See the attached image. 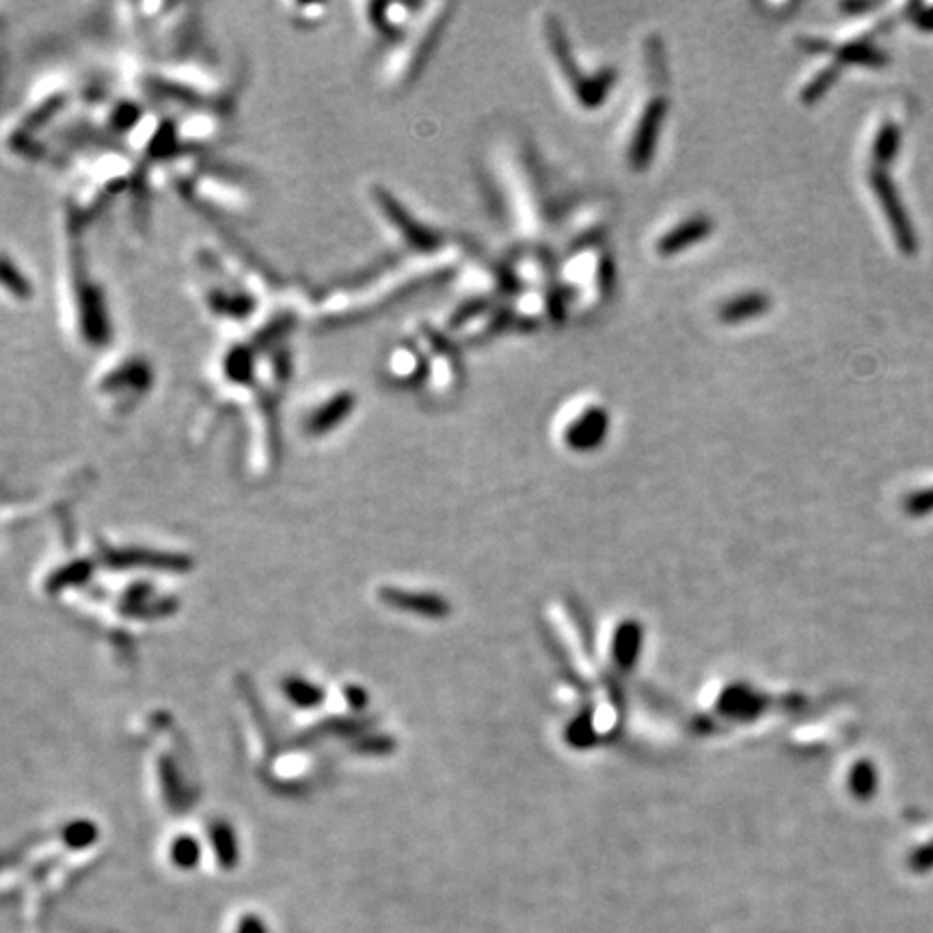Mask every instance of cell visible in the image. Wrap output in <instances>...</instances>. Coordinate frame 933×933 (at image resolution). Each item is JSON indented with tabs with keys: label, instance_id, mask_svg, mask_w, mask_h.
Here are the masks:
<instances>
[{
	"label": "cell",
	"instance_id": "cell-7",
	"mask_svg": "<svg viewBox=\"0 0 933 933\" xmlns=\"http://www.w3.org/2000/svg\"><path fill=\"white\" fill-rule=\"evenodd\" d=\"M381 379L391 387H415L417 382L426 381V353L422 344L411 331L400 342H393L382 353L381 359Z\"/></svg>",
	"mask_w": 933,
	"mask_h": 933
},
{
	"label": "cell",
	"instance_id": "cell-4",
	"mask_svg": "<svg viewBox=\"0 0 933 933\" xmlns=\"http://www.w3.org/2000/svg\"><path fill=\"white\" fill-rule=\"evenodd\" d=\"M365 197H368L372 217L381 225L382 232L393 240V244L400 246L411 258L437 255L441 235L437 229L419 221L417 214H413L407 203L400 201V197L393 195L391 188L385 184H372L368 186Z\"/></svg>",
	"mask_w": 933,
	"mask_h": 933
},
{
	"label": "cell",
	"instance_id": "cell-14",
	"mask_svg": "<svg viewBox=\"0 0 933 933\" xmlns=\"http://www.w3.org/2000/svg\"><path fill=\"white\" fill-rule=\"evenodd\" d=\"M914 24L919 26L920 30H927V33H933V7H916V15H914Z\"/></svg>",
	"mask_w": 933,
	"mask_h": 933
},
{
	"label": "cell",
	"instance_id": "cell-12",
	"mask_svg": "<svg viewBox=\"0 0 933 933\" xmlns=\"http://www.w3.org/2000/svg\"><path fill=\"white\" fill-rule=\"evenodd\" d=\"M899 145H901V133L896 130L894 124H886L884 128L877 133V139H875V143H873L875 160L882 162V165L890 162L896 156V151H899Z\"/></svg>",
	"mask_w": 933,
	"mask_h": 933
},
{
	"label": "cell",
	"instance_id": "cell-13",
	"mask_svg": "<svg viewBox=\"0 0 933 933\" xmlns=\"http://www.w3.org/2000/svg\"><path fill=\"white\" fill-rule=\"evenodd\" d=\"M763 307H765V301L758 296L737 298V301H732L731 305H726L724 309H722V318L731 320V322H739V320H748L752 316H758V313H763Z\"/></svg>",
	"mask_w": 933,
	"mask_h": 933
},
{
	"label": "cell",
	"instance_id": "cell-6",
	"mask_svg": "<svg viewBox=\"0 0 933 933\" xmlns=\"http://www.w3.org/2000/svg\"><path fill=\"white\" fill-rule=\"evenodd\" d=\"M305 405L301 408V428L305 434H324L329 428L338 426L353 413L356 393L350 387H322L309 391Z\"/></svg>",
	"mask_w": 933,
	"mask_h": 933
},
{
	"label": "cell",
	"instance_id": "cell-11",
	"mask_svg": "<svg viewBox=\"0 0 933 933\" xmlns=\"http://www.w3.org/2000/svg\"><path fill=\"white\" fill-rule=\"evenodd\" d=\"M281 9L286 12V18H290L292 24L296 26H318L327 20L329 7L324 4H307V3H286L281 4Z\"/></svg>",
	"mask_w": 933,
	"mask_h": 933
},
{
	"label": "cell",
	"instance_id": "cell-8",
	"mask_svg": "<svg viewBox=\"0 0 933 933\" xmlns=\"http://www.w3.org/2000/svg\"><path fill=\"white\" fill-rule=\"evenodd\" d=\"M871 186H873L875 195H877V199H879V203H882L886 218H888L890 229H893L899 249L905 251V253H914L916 246H919V240H916L914 229H912V225H910L908 212L903 210V203H901L899 193H896L894 184L884 175L882 171H873Z\"/></svg>",
	"mask_w": 933,
	"mask_h": 933
},
{
	"label": "cell",
	"instance_id": "cell-9",
	"mask_svg": "<svg viewBox=\"0 0 933 933\" xmlns=\"http://www.w3.org/2000/svg\"><path fill=\"white\" fill-rule=\"evenodd\" d=\"M3 292L4 298L12 301L13 305H26L35 296L33 279H30L20 258H13L9 246L3 253Z\"/></svg>",
	"mask_w": 933,
	"mask_h": 933
},
{
	"label": "cell",
	"instance_id": "cell-1",
	"mask_svg": "<svg viewBox=\"0 0 933 933\" xmlns=\"http://www.w3.org/2000/svg\"><path fill=\"white\" fill-rule=\"evenodd\" d=\"M59 255V313L63 331L78 350H102L113 339V322L104 287L89 266L82 246V221L63 206L56 218Z\"/></svg>",
	"mask_w": 933,
	"mask_h": 933
},
{
	"label": "cell",
	"instance_id": "cell-2",
	"mask_svg": "<svg viewBox=\"0 0 933 933\" xmlns=\"http://www.w3.org/2000/svg\"><path fill=\"white\" fill-rule=\"evenodd\" d=\"M445 4H424L422 13L411 29L396 44L382 52L379 61V85L389 93H398L415 81L422 67L426 65L434 41L448 22Z\"/></svg>",
	"mask_w": 933,
	"mask_h": 933
},
{
	"label": "cell",
	"instance_id": "cell-10",
	"mask_svg": "<svg viewBox=\"0 0 933 933\" xmlns=\"http://www.w3.org/2000/svg\"><path fill=\"white\" fill-rule=\"evenodd\" d=\"M709 229H711L709 223H706L705 218H694V221L683 223L680 227H676L670 234H665L662 238V244H659V249H662V253H674V251L685 249L688 244H694V240L702 238V235L709 232Z\"/></svg>",
	"mask_w": 933,
	"mask_h": 933
},
{
	"label": "cell",
	"instance_id": "cell-3",
	"mask_svg": "<svg viewBox=\"0 0 933 933\" xmlns=\"http://www.w3.org/2000/svg\"><path fill=\"white\" fill-rule=\"evenodd\" d=\"M154 387V368L141 353H115L93 372L91 396L108 411L133 408Z\"/></svg>",
	"mask_w": 933,
	"mask_h": 933
},
{
	"label": "cell",
	"instance_id": "cell-5",
	"mask_svg": "<svg viewBox=\"0 0 933 933\" xmlns=\"http://www.w3.org/2000/svg\"><path fill=\"white\" fill-rule=\"evenodd\" d=\"M424 4L413 3H359L355 4L356 20L374 44L389 48L411 29Z\"/></svg>",
	"mask_w": 933,
	"mask_h": 933
}]
</instances>
